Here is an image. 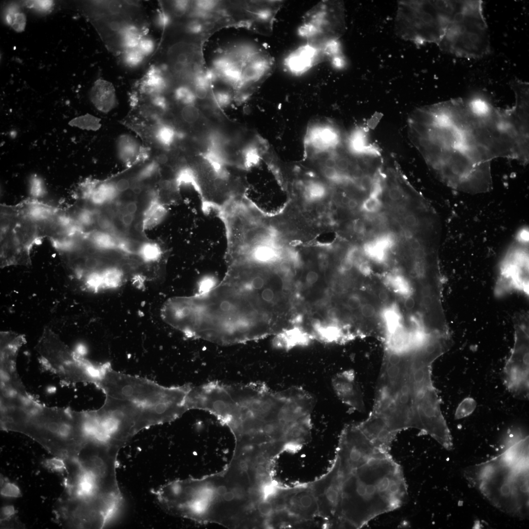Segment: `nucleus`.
<instances>
[{
  "mask_svg": "<svg viewBox=\"0 0 529 529\" xmlns=\"http://www.w3.org/2000/svg\"><path fill=\"white\" fill-rule=\"evenodd\" d=\"M386 347L368 418L391 435L416 429L450 448L452 436L432 380L439 355L411 341Z\"/></svg>",
  "mask_w": 529,
  "mask_h": 529,
  "instance_id": "1",
  "label": "nucleus"
},
{
  "mask_svg": "<svg viewBox=\"0 0 529 529\" xmlns=\"http://www.w3.org/2000/svg\"><path fill=\"white\" fill-rule=\"evenodd\" d=\"M314 397L298 386L281 391L252 382L217 381L201 389L197 405L226 426L236 448L267 449L289 444L294 429L312 411Z\"/></svg>",
  "mask_w": 529,
  "mask_h": 529,
  "instance_id": "2",
  "label": "nucleus"
},
{
  "mask_svg": "<svg viewBox=\"0 0 529 529\" xmlns=\"http://www.w3.org/2000/svg\"><path fill=\"white\" fill-rule=\"evenodd\" d=\"M330 473L338 495L333 526L362 528L400 508L408 497L400 465L370 441L337 453Z\"/></svg>",
  "mask_w": 529,
  "mask_h": 529,
  "instance_id": "3",
  "label": "nucleus"
},
{
  "mask_svg": "<svg viewBox=\"0 0 529 529\" xmlns=\"http://www.w3.org/2000/svg\"><path fill=\"white\" fill-rule=\"evenodd\" d=\"M462 150L475 165L502 157L526 164L529 139L514 125L508 109H500L475 98H457L445 113Z\"/></svg>",
  "mask_w": 529,
  "mask_h": 529,
  "instance_id": "4",
  "label": "nucleus"
},
{
  "mask_svg": "<svg viewBox=\"0 0 529 529\" xmlns=\"http://www.w3.org/2000/svg\"><path fill=\"white\" fill-rule=\"evenodd\" d=\"M1 427L26 435L65 461L77 460L87 441L84 411L48 407L32 397L8 413L1 420Z\"/></svg>",
  "mask_w": 529,
  "mask_h": 529,
  "instance_id": "5",
  "label": "nucleus"
},
{
  "mask_svg": "<svg viewBox=\"0 0 529 529\" xmlns=\"http://www.w3.org/2000/svg\"><path fill=\"white\" fill-rule=\"evenodd\" d=\"M528 464L508 463L499 456L472 467L467 476L495 506L519 514L529 505Z\"/></svg>",
  "mask_w": 529,
  "mask_h": 529,
  "instance_id": "6",
  "label": "nucleus"
},
{
  "mask_svg": "<svg viewBox=\"0 0 529 529\" xmlns=\"http://www.w3.org/2000/svg\"><path fill=\"white\" fill-rule=\"evenodd\" d=\"M458 1H398L396 34L417 44H439L444 37Z\"/></svg>",
  "mask_w": 529,
  "mask_h": 529,
  "instance_id": "7",
  "label": "nucleus"
},
{
  "mask_svg": "<svg viewBox=\"0 0 529 529\" xmlns=\"http://www.w3.org/2000/svg\"><path fill=\"white\" fill-rule=\"evenodd\" d=\"M481 0L458 1L444 37L437 45L440 50L456 57L477 59L491 50L488 26Z\"/></svg>",
  "mask_w": 529,
  "mask_h": 529,
  "instance_id": "8",
  "label": "nucleus"
},
{
  "mask_svg": "<svg viewBox=\"0 0 529 529\" xmlns=\"http://www.w3.org/2000/svg\"><path fill=\"white\" fill-rule=\"evenodd\" d=\"M37 350L42 363L63 383L94 384L98 374L97 364L84 358L81 350L71 349L49 329L43 333Z\"/></svg>",
  "mask_w": 529,
  "mask_h": 529,
  "instance_id": "9",
  "label": "nucleus"
},
{
  "mask_svg": "<svg viewBox=\"0 0 529 529\" xmlns=\"http://www.w3.org/2000/svg\"><path fill=\"white\" fill-rule=\"evenodd\" d=\"M119 451L106 444L88 440L80 451L77 461L93 481L98 497L121 504L122 495L116 475Z\"/></svg>",
  "mask_w": 529,
  "mask_h": 529,
  "instance_id": "10",
  "label": "nucleus"
},
{
  "mask_svg": "<svg viewBox=\"0 0 529 529\" xmlns=\"http://www.w3.org/2000/svg\"><path fill=\"white\" fill-rule=\"evenodd\" d=\"M346 31L344 4L340 1H322L308 12L300 33L308 45L323 49L337 41Z\"/></svg>",
  "mask_w": 529,
  "mask_h": 529,
  "instance_id": "11",
  "label": "nucleus"
},
{
  "mask_svg": "<svg viewBox=\"0 0 529 529\" xmlns=\"http://www.w3.org/2000/svg\"><path fill=\"white\" fill-rule=\"evenodd\" d=\"M529 229L521 228L508 248L499 267L495 294L503 296L512 291L529 295Z\"/></svg>",
  "mask_w": 529,
  "mask_h": 529,
  "instance_id": "12",
  "label": "nucleus"
},
{
  "mask_svg": "<svg viewBox=\"0 0 529 529\" xmlns=\"http://www.w3.org/2000/svg\"><path fill=\"white\" fill-rule=\"evenodd\" d=\"M520 315L515 322L514 344L503 370V381L508 390L521 400L529 398V322Z\"/></svg>",
  "mask_w": 529,
  "mask_h": 529,
  "instance_id": "13",
  "label": "nucleus"
},
{
  "mask_svg": "<svg viewBox=\"0 0 529 529\" xmlns=\"http://www.w3.org/2000/svg\"><path fill=\"white\" fill-rule=\"evenodd\" d=\"M56 514L59 523L65 527L100 529L106 526L105 518L93 499L68 495L60 501Z\"/></svg>",
  "mask_w": 529,
  "mask_h": 529,
  "instance_id": "14",
  "label": "nucleus"
},
{
  "mask_svg": "<svg viewBox=\"0 0 529 529\" xmlns=\"http://www.w3.org/2000/svg\"><path fill=\"white\" fill-rule=\"evenodd\" d=\"M332 384L339 399L344 404L359 412L366 410L364 396L353 370H347L335 375Z\"/></svg>",
  "mask_w": 529,
  "mask_h": 529,
  "instance_id": "15",
  "label": "nucleus"
},
{
  "mask_svg": "<svg viewBox=\"0 0 529 529\" xmlns=\"http://www.w3.org/2000/svg\"><path fill=\"white\" fill-rule=\"evenodd\" d=\"M310 490L302 489L285 494L283 510L291 516L301 520L320 515L318 499L312 489Z\"/></svg>",
  "mask_w": 529,
  "mask_h": 529,
  "instance_id": "16",
  "label": "nucleus"
},
{
  "mask_svg": "<svg viewBox=\"0 0 529 529\" xmlns=\"http://www.w3.org/2000/svg\"><path fill=\"white\" fill-rule=\"evenodd\" d=\"M90 96L94 107L102 113H110L116 106L115 88L113 84L107 80H97L92 88Z\"/></svg>",
  "mask_w": 529,
  "mask_h": 529,
  "instance_id": "17",
  "label": "nucleus"
},
{
  "mask_svg": "<svg viewBox=\"0 0 529 529\" xmlns=\"http://www.w3.org/2000/svg\"><path fill=\"white\" fill-rule=\"evenodd\" d=\"M116 151L119 159L127 166L143 161L148 155L137 140L127 134H122L118 138Z\"/></svg>",
  "mask_w": 529,
  "mask_h": 529,
  "instance_id": "18",
  "label": "nucleus"
},
{
  "mask_svg": "<svg viewBox=\"0 0 529 529\" xmlns=\"http://www.w3.org/2000/svg\"><path fill=\"white\" fill-rule=\"evenodd\" d=\"M330 48L319 49L308 45L298 50L287 59V64L293 72H300L310 68L316 62L317 59L331 54Z\"/></svg>",
  "mask_w": 529,
  "mask_h": 529,
  "instance_id": "19",
  "label": "nucleus"
},
{
  "mask_svg": "<svg viewBox=\"0 0 529 529\" xmlns=\"http://www.w3.org/2000/svg\"><path fill=\"white\" fill-rule=\"evenodd\" d=\"M168 214L167 206L158 199L157 193L143 212L141 220L142 231L144 232L160 225Z\"/></svg>",
  "mask_w": 529,
  "mask_h": 529,
  "instance_id": "20",
  "label": "nucleus"
},
{
  "mask_svg": "<svg viewBox=\"0 0 529 529\" xmlns=\"http://www.w3.org/2000/svg\"><path fill=\"white\" fill-rule=\"evenodd\" d=\"M167 86V81L161 72L156 68L151 69L141 84V91L151 97L162 95Z\"/></svg>",
  "mask_w": 529,
  "mask_h": 529,
  "instance_id": "21",
  "label": "nucleus"
},
{
  "mask_svg": "<svg viewBox=\"0 0 529 529\" xmlns=\"http://www.w3.org/2000/svg\"><path fill=\"white\" fill-rule=\"evenodd\" d=\"M88 236L94 247L99 251L119 250L120 241L122 237L104 230L92 232Z\"/></svg>",
  "mask_w": 529,
  "mask_h": 529,
  "instance_id": "22",
  "label": "nucleus"
},
{
  "mask_svg": "<svg viewBox=\"0 0 529 529\" xmlns=\"http://www.w3.org/2000/svg\"><path fill=\"white\" fill-rule=\"evenodd\" d=\"M156 142L164 148H170L175 142L178 133L171 126L163 123L159 124L154 131Z\"/></svg>",
  "mask_w": 529,
  "mask_h": 529,
  "instance_id": "23",
  "label": "nucleus"
},
{
  "mask_svg": "<svg viewBox=\"0 0 529 529\" xmlns=\"http://www.w3.org/2000/svg\"><path fill=\"white\" fill-rule=\"evenodd\" d=\"M163 251L159 245L155 242L142 243L138 256L144 263H151L158 261L162 257Z\"/></svg>",
  "mask_w": 529,
  "mask_h": 529,
  "instance_id": "24",
  "label": "nucleus"
},
{
  "mask_svg": "<svg viewBox=\"0 0 529 529\" xmlns=\"http://www.w3.org/2000/svg\"><path fill=\"white\" fill-rule=\"evenodd\" d=\"M101 121L98 117L86 114L74 119L69 125L84 130L97 131L101 127Z\"/></svg>",
  "mask_w": 529,
  "mask_h": 529,
  "instance_id": "25",
  "label": "nucleus"
},
{
  "mask_svg": "<svg viewBox=\"0 0 529 529\" xmlns=\"http://www.w3.org/2000/svg\"><path fill=\"white\" fill-rule=\"evenodd\" d=\"M174 97L176 101L185 106L194 105L198 99L193 88L187 85H181L175 88Z\"/></svg>",
  "mask_w": 529,
  "mask_h": 529,
  "instance_id": "26",
  "label": "nucleus"
},
{
  "mask_svg": "<svg viewBox=\"0 0 529 529\" xmlns=\"http://www.w3.org/2000/svg\"><path fill=\"white\" fill-rule=\"evenodd\" d=\"M160 171L159 162L152 161L144 166L137 173L135 178L137 183H141L150 180Z\"/></svg>",
  "mask_w": 529,
  "mask_h": 529,
  "instance_id": "27",
  "label": "nucleus"
},
{
  "mask_svg": "<svg viewBox=\"0 0 529 529\" xmlns=\"http://www.w3.org/2000/svg\"><path fill=\"white\" fill-rule=\"evenodd\" d=\"M145 57L137 48L125 51L124 61L128 66L136 67L142 63Z\"/></svg>",
  "mask_w": 529,
  "mask_h": 529,
  "instance_id": "28",
  "label": "nucleus"
},
{
  "mask_svg": "<svg viewBox=\"0 0 529 529\" xmlns=\"http://www.w3.org/2000/svg\"><path fill=\"white\" fill-rule=\"evenodd\" d=\"M1 494L6 497L18 498L22 496L20 490L14 483L4 476L1 477Z\"/></svg>",
  "mask_w": 529,
  "mask_h": 529,
  "instance_id": "29",
  "label": "nucleus"
},
{
  "mask_svg": "<svg viewBox=\"0 0 529 529\" xmlns=\"http://www.w3.org/2000/svg\"><path fill=\"white\" fill-rule=\"evenodd\" d=\"M7 19L10 25L18 32H22L25 30L26 18L24 14L10 13L8 15Z\"/></svg>",
  "mask_w": 529,
  "mask_h": 529,
  "instance_id": "30",
  "label": "nucleus"
},
{
  "mask_svg": "<svg viewBox=\"0 0 529 529\" xmlns=\"http://www.w3.org/2000/svg\"><path fill=\"white\" fill-rule=\"evenodd\" d=\"M30 194L34 198L42 197L45 194V188L42 180L37 175H34L30 180Z\"/></svg>",
  "mask_w": 529,
  "mask_h": 529,
  "instance_id": "31",
  "label": "nucleus"
},
{
  "mask_svg": "<svg viewBox=\"0 0 529 529\" xmlns=\"http://www.w3.org/2000/svg\"><path fill=\"white\" fill-rule=\"evenodd\" d=\"M44 467L48 470L58 473L66 472V466L65 461L59 457H55L45 460L42 463Z\"/></svg>",
  "mask_w": 529,
  "mask_h": 529,
  "instance_id": "32",
  "label": "nucleus"
},
{
  "mask_svg": "<svg viewBox=\"0 0 529 529\" xmlns=\"http://www.w3.org/2000/svg\"><path fill=\"white\" fill-rule=\"evenodd\" d=\"M183 120L189 124L195 123L200 117V112L195 105L185 106L182 111Z\"/></svg>",
  "mask_w": 529,
  "mask_h": 529,
  "instance_id": "33",
  "label": "nucleus"
},
{
  "mask_svg": "<svg viewBox=\"0 0 529 529\" xmlns=\"http://www.w3.org/2000/svg\"><path fill=\"white\" fill-rule=\"evenodd\" d=\"M382 203L379 198L369 196L363 202V209L369 214H375L381 209Z\"/></svg>",
  "mask_w": 529,
  "mask_h": 529,
  "instance_id": "34",
  "label": "nucleus"
},
{
  "mask_svg": "<svg viewBox=\"0 0 529 529\" xmlns=\"http://www.w3.org/2000/svg\"><path fill=\"white\" fill-rule=\"evenodd\" d=\"M214 99L218 106L225 109L229 106L233 100V97L229 92L218 91L214 94Z\"/></svg>",
  "mask_w": 529,
  "mask_h": 529,
  "instance_id": "35",
  "label": "nucleus"
},
{
  "mask_svg": "<svg viewBox=\"0 0 529 529\" xmlns=\"http://www.w3.org/2000/svg\"><path fill=\"white\" fill-rule=\"evenodd\" d=\"M155 47L154 41L151 38L143 37L140 41L137 48L145 57H146L153 52Z\"/></svg>",
  "mask_w": 529,
  "mask_h": 529,
  "instance_id": "36",
  "label": "nucleus"
},
{
  "mask_svg": "<svg viewBox=\"0 0 529 529\" xmlns=\"http://www.w3.org/2000/svg\"><path fill=\"white\" fill-rule=\"evenodd\" d=\"M151 104L155 108L162 112H166L168 108V104L163 95H157L151 97Z\"/></svg>",
  "mask_w": 529,
  "mask_h": 529,
  "instance_id": "37",
  "label": "nucleus"
},
{
  "mask_svg": "<svg viewBox=\"0 0 529 529\" xmlns=\"http://www.w3.org/2000/svg\"><path fill=\"white\" fill-rule=\"evenodd\" d=\"M403 221L406 227L412 229L418 228L421 224L417 217L412 213L405 214Z\"/></svg>",
  "mask_w": 529,
  "mask_h": 529,
  "instance_id": "38",
  "label": "nucleus"
},
{
  "mask_svg": "<svg viewBox=\"0 0 529 529\" xmlns=\"http://www.w3.org/2000/svg\"><path fill=\"white\" fill-rule=\"evenodd\" d=\"M217 285L215 279L207 278L204 279L199 283L197 293L206 292Z\"/></svg>",
  "mask_w": 529,
  "mask_h": 529,
  "instance_id": "39",
  "label": "nucleus"
},
{
  "mask_svg": "<svg viewBox=\"0 0 529 529\" xmlns=\"http://www.w3.org/2000/svg\"><path fill=\"white\" fill-rule=\"evenodd\" d=\"M190 3L186 1H178L173 2V9L175 14L181 17L183 16L189 8Z\"/></svg>",
  "mask_w": 529,
  "mask_h": 529,
  "instance_id": "40",
  "label": "nucleus"
},
{
  "mask_svg": "<svg viewBox=\"0 0 529 529\" xmlns=\"http://www.w3.org/2000/svg\"><path fill=\"white\" fill-rule=\"evenodd\" d=\"M195 4L197 10L209 12L214 10L219 3L214 1H196Z\"/></svg>",
  "mask_w": 529,
  "mask_h": 529,
  "instance_id": "41",
  "label": "nucleus"
},
{
  "mask_svg": "<svg viewBox=\"0 0 529 529\" xmlns=\"http://www.w3.org/2000/svg\"><path fill=\"white\" fill-rule=\"evenodd\" d=\"M138 210L137 203L135 201H132L126 204L120 210L121 215L125 213L136 215V213Z\"/></svg>",
  "mask_w": 529,
  "mask_h": 529,
  "instance_id": "42",
  "label": "nucleus"
},
{
  "mask_svg": "<svg viewBox=\"0 0 529 529\" xmlns=\"http://www.w3.org/2000/svg\"><path fill=\"white\" fill-rule=\"evenodd\" d=\"M261 297L263 302L267 303H272L275 299L274 291L269 287L264 288L261 291Z\"/></svg>",
  "mask_w": 529,
  "mask_h": 529,
  "instance_id": "43",
  "label": "nucleus"
},
{
  "mask_svg": "<svg viewBox=\"0 0 529 529\" xmlns=\"http://www.w3.org/2000/svg\"><path fill=\"white\" fill-rule=\"evenodd\" d=\"M17 511L14 506L8 505L3 507L1 509V521L6 520L14 516Z\"/></svg>",
  "mask_w": 529,
  "mask_h": 529,
  "instance_id": "44",
  "label": "nucleus"
},
{
  "mask_svg": "<svg viewBox=\"0 0 529 529\" xmlns=\"http://www.w3.org/2000/svg\"><path fill=\"white\" fill-rule=\"evenodd\" d=\"M193 90L197 99L204 100L207 97L209 88L201 86H194Z\"/></svg>",
  "mask_w": 529,
  "mask_h": 529,
  "instance_id": "45",
  "label": "nucleus"
},
{
  "mask_svg": "<svg viewBox=\"0 0 529 529\" xmlns=\"http://www.w3.org/2000/svg\"><path fill=\"white\" fill-rule=\"evenodd\" d=\"M347 305L352 310H357L362 306V303L360 299L358 297L352 296L347 300Z\"/></svg>",
  "mask_w": 529,
  "mask_h": 529,
  "instance_id": "46",
  "label": "nucleus"
},
{
  "mask_svg": "<svg viewBox=\"0 0 529 529\" xmlns=\"http://www.w3.org/2000/svg\"><path fill=\"white\" fill-rule=\"evenodd\" d=\"M117 190L120 193H123L128 191L131 187L130 181L125 179L119 180L115 183Z\"/></svg>",
  "mask_w": 529,
  "mask_h": 529,
  "instance_id": "47",
  "label": "nucleus"
},
{
  "mask_svg": "<svg viewBox=\"0 0 529 529\" xmlns=\"http://www.w3.org/2000/svg\"><path fill=\"white\" fill-rule=\"evenodd\" d=\"M187 29L190 33L193 34H199L203 30V26L199 21H193L189 24Z\"/></svg>",
  "mask_w": 529,
  "mask_h": 529,
  "instance_id": "48",
  "label": "nucleus"
},
{
  "mask_svg": "<svg viewBox=\"0 0 529 529\" xmlns=\"http://www.w3.org/2000/svg\"><path fill=\"white\" fill-rule=\"evenodd\" d=\"M362 315L366 318H371L376 313L375 307L371 304H366L361 307Z\"/></svg>",
  "mask_w": 529,
  "mask_h": 529,
  "instance_id": "49",
  "label": "nucleus"
},
{
  "mask_svg": "<svg viewBox=\"0 0 529 529\" xmlns=\"http://www.w3.org/2000/svg\"><path fill=\"white\" fill-rule=\"evenodd\" d=\"M135 217V215L125 213L121 214L120 219L125 227L128 229L133 223Z\"/></svg>",
  "mask_w": 529,
  "mask_h": 529,
  "instance_id": "50",
  "label": "nucleus"
},
{
  "mask_svg": "<svg viewBox=\"0 0 529 529\" xmlns=\"http://www.w3.org/2000/svg\"><path fill=\"white\" fill-rule=\"evenodd\" d=\"M170 19L169 16L164 12L161 13L158 16V21L159 26L162 28H165L167 27L170 23Z\"/></svg>",
  "mask_w": 529,
  "mask_h": 529,
  "instance_id": "51",
  "label": "nucleus"
},
{
  "mask_svg": "<svg viewBox=\"0 0 529 529\" xmlns=\"http://www.w3.org/2000/svg\"><path fill=\"white\" fill-rule=\"evenodd\" d=\"M306 280L308 284L310 285L314 284L319 280L318 274L315 272H310L307 274Z\"/></svg>",
  "mask_w": 529,
  "mask_h": 529,
  "instance_id": "52",
  "label": "nucleus"
},
{
  "mask_svg": "<svg viewBox=\"0 0 529 529\" xmlns=\"http://www.w3.org/2000/svg\"><path fill=\"white\" fill-rule=\"evenodd\" d=\"M354 229L356 232L362 233L365 229V225L362 221L358 220L355 223Z\"/></svg>",
  "mask_w": 529,
  "mask_h": 529,
  "instance_id": "53",
  "label": "nucleus"
},
{
  "mask_svg": "<svg viewBox=\"0 0 529 529\" xmlns=\"http://www.w3.org/2000/svg\"><path fill=\"white\" fill-rule=\"evenodd\" d=\"M352 261L349 258H345L341 262V267L345 271L349 270L352 267Z\"/></svg>",
  "mask_w": 529,
  "mask_h": 529,
  "instance_id": "54",
  "label": "nucleus"
},
{
  "mask_svg": "<svg viewBox=\"0 0 529 529\" xmlns=\"http://www.w3.org/2000/svg\"><path fill=\"white\" fill-rule=\"evenodd\" d=\"M415 301L414 298L409 297L405 300V306L408 310H412L415 306Z\"/></svg>",
  "mask_w": 529,
  "mask_h": 529,
  "instance_id": "55",
  "label": "nucleus"
},
{
  "mask_svg": "<svg viewBox=\"0 0 529 529\" xmlns=\"http://www.w3.org/2000/svg\"><path fill=\"white\" fill-rule=\"evenodd\" d=\"M328 317L331 320H335L338 315V310L335 308L330 309L328 312Z\"/></svg>",
  "mask_w": 529,
  "mask_h": 529,
  "instance_id": "56",
  "label": "nucleus"
},
{
  "mask_svg": "<svg viewBox=\"0 0 529 529\" xmlns=\"http://www.w3.org/2000/svg\"><path fill=\"white\" fill-rule=\"evenodd\" d=\"M378 297L379 299L382 302H386L389 299L387 293L383 290L380 291L378 294Z\"/></svg>",
  "mask_w": 529,
  "mask_h": 529,
  "instance_id": "57",
  "label": "nucleus"
},
{
  "mask_svg": "<svg viewBox=\"0 0 529 529\" xmlns=\"http://www.w3.org/2000/svg\"><path fill=\"white\" fill-rule=\"evenodd\" d=\"M347 205L350 208L354 209L357 207L358 203L355 199H350L347 203Z\"/></svg>",
  "mask_w": 529,
  "mask_h": 529,
  "instance_id": "58",
  "label": "nucleus"
}]
</instances>
